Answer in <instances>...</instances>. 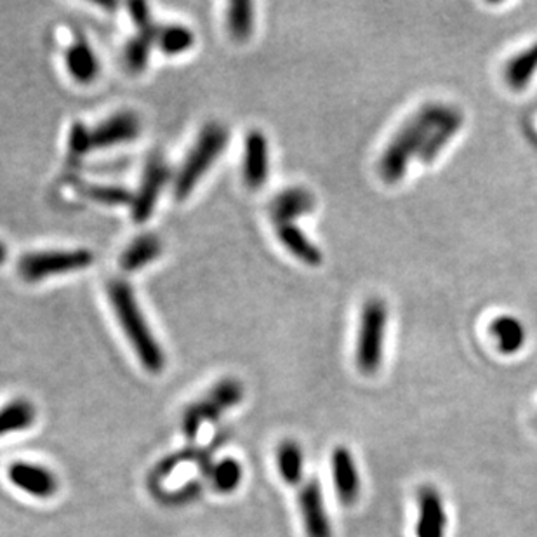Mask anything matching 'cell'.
I'll list each match as a JSON object with an SVG mask.
<instances>
[{
	"mask_svg": "<svg viewBox=\"0 0 537 537\" xmlns=\"http://www.w3.org/2000/svg\"><path fill=\"white\" fill-rule=\"evenodd\" d=\"M277 465H278L280 476L286 484L289 485L299 484L303 476V465H305L303 450L292 440L282 442L277 450Z\"/></svg>",
	"mask_w": 537,
	"mask_h": 537,
	"instance_id": "d4e9b609",
	"label": "cell"
},
{
	"mask_svg": "<svg viewBox=\"0 0 537 537\" xmlns=\"http://www.w3.org/2000/svg\"><path fill=\"white\" fill-rule=\"evenodd\" d=\"M79 192L90 201L103 205H133L135 195L117 184H80Z\"/></svg>",
	"mask_w": 537,
	"mask_h": 537,
	"instance_id": "484cf974",
	"label": "cell"
},
{
	"mask_svg": "<svg viewBox=\"0 0 537 537\" xmlns=\"http://www.w3.org/2000/svg\"><path fill=\"white\" fill-rule=\"evenodd\" d=\"M491 336L501 353L512 355L516 353L525 343V327L523 324L512 315H503L494 318L491 324Z\"/></svg>",
	"mask_w": 537,
	"mask_h": 537,
	"instance_id": "44dd1931",
	"label": "cell"
},
{
	"mask_svg": "<svg viewBox=\"0 0 537 537\" xmlns=\"http://www.w3.org/2000/svg\"><path fill=\"white\" fill-rule=\"evenodd\" d=\"M388 324V306L380 297L363 303L358 322L355 360L363 374H374L382 362L384 331Z\"/></svg>",
	"mask_w": 537,
	"mask_h": 537,
	"instance_id": "277c9868",
	"label": "cell"
},
{
	"mask_svg": "<svg viewBox=\"0 0 537 537\" xmlns=\"http://www.w3.org/2000/svg\"><path fill=\"white\" fill-rule=\"evenodd\" d=\"M537 73V42L520 51L504 67V82L512 90H527Z\"/></svg>",
	"mask_w": 537,
	"mask_h": 537,
	"instance_id": "d6986e66",
	"label": "cell"
},
{
	"mask_svg": "<svg viewBox=\"0 0 537 537\" xmlns=\"http://www.w3.org/2000/svg\"><path fill=\"white\" fill-rule=\"evenodd\" d=\"M316 207L314 193L303 186L282 190L269 203L271 221L277 224L296 223V220L312 214Z\"/></svg>",
	"mask_w": 537,
	"mask_h": 537,
	"instance_id": "7c38bea8",
	"label": "cell"
},
{
	"mask_svg": "<svg viewBox=\"0 0 537 537\" xmlns=\"http://www.w3.org/2000/svg\"><path fill=\"white\" fill-rule=\"evenodd\" d=\"M107 291L115 316L127 341L131 343L141 365L148 372H160L165 367V355L157 337L154 336V331L146 322L139 301L136 299L135 289L127 280L113 278Z\"/></svg>",
	"mask_w": 537,
	"mask_h": 537,
	"instance_id": "7a4b0ae2",
	"label": "cell"
},
{
	"mask_svg": "<svg viewBox=\"0 0 537 537\" xmlns=\"http://www.w3.org/2000/svg\"><path fill=\"white\" fill-rule=\"evenodd\" d=\"M171 181V169L160 155L148 158L139 190L131 205V216L136 223H146L157 207L158 199L165 184Z\"/></svg>",
	"mask_w": 537,
	"mask_h": 537,
	"instance_id": "52a82bcc",
	"label": "cell"
},
{
	"mask_svg": "<svg viewBox=\"0 0 537 537\" xmlns=\"http://www.w3.org/2000/svg\"><path fill=\"white\" fill-rule=\"evenodd\" d=\"M337 495L343 504H353L360 493V478L353 456L348 448H337L331 459Z\"/></svg>",
	"mask_w": 537,
	"mask_h": 537,
	"instance_id": "5bb4252c",
	"label": "cell"
},
{
	"mask_svg": "<svg viewBox=\"0 0 537 537\" xmlns=\"http://www.w3.org/2000/svg\"><path fill=\"white\" fill-rule=\"evenodd\" d=\"M228 129L223 124L209 122L203 126L201 135L197 136L195 145L188 152L179 167L174 178V199L184 201L197 188L205 173L214 165V162L221 157L228 145Z\"/></svg>",
	"mask_w": 537,
	"mask_h": 537,
	"instance_id": "3957f363",
	"label": "cell"
},
{
	"mask_svg": "<svg viewBox=\"0 0 537 537\" xmlns=\"http://www.w3.org/2000/svg\"><path fill=\"white\" fill-rule=\"evenodd\" d=\"M68 150L73 157H84L90 154V127L84 122H75L68 135Z\"/></svg>",
	"mask_w": 537,
	"mask_h": 537,
	"instance_id": "83f0119b",
	"label": "cell"
},
{
	"mask_svg": "<svg viewBox=\"0 0 537 537\" xmlns=\"http://www.w3.org/2000/svg\"><path fill=\"white\" fill-rule=\"evenodd\" d=\"M7 256H9V252H7V246L0 240V267L7 261Z\"/></svg>",
	"mask_w": 537,
	"mask_h": 537,
	"instance_id": "f546056e",
	"label": "cell"
},
{
	"mask_svg": "<svg viewBox=\"0 0 537 537\" xmlns=\"http://www.w3.org/2000/svg\"><path fill=\"white\" fill-rule=\"evenodd\" d=\"M419 522H418V537L446 536V510L442 506L440 495L431 487H426L419 494Z\"/></svg>",
	"mask_w": 537,
	"mask_h": 537,
	"instance_id": "9a60e30c",
	"label": "cell"
},
{
	"mask_svg": "<svg viewBox=\"0 0 537 537\" xmlns=\"http://www.w3.org/2000/svg\"><path fill=\"white\" fill-rule=\"evenodd\" d=\"M94 254L90 249H58L24 254L18 263V273L26 282H41L47 277L65 275L90 268Z\"/></svg>",
	"mask_w": 537,
	"mask_h": 537,
	"instance_id": "5b68a950",
	"label": "cell"
},
{
	"mask_svg": "<svg viewBox=\"0 0 537 537\" xmlns=\"http://www.w3.org/2000/svg\"><path fill=\"white\" fill-rule=\"evenodd\" d=\"M465 124V113L456 107H450L446 118L431 131L426 141L425 148L419 154V160L423 164H431L442 154V150L452 141V137L461 131Z\"/></svg>",
	"mask_w": 537,
	"mask_h": 537,
	"instance_id": "ac0fdd59",
	"label": "cell"
},
{
	"mask_svg": "<svg viewBox=\"0 0 537 537\" xmlns=\"http://www.w3.org/2000/svg\"><path fill=\"white\" fill-rule=\"evenodd\" d=\"M242 476H244L242 465L233 457H226L221 463H218L216 468L211 473L212 487L220 494H231L237 491L242 482Z\"/></svg>",
	"mask_w": 537,
	"mask_h": 537,
	"instance_id": "4316f807",
	"label": "cell"
},
{
	"mask_svg": "<svg viewBox=\"0 0 537 537\" xmlns=\"http://www.w3.org/2000/svg\"><path fill=\"white\" fill-rule=\"evenodd\" d=\"M141 135V120L135 112L113 113L98 126L90 127V150H105L133 143Z\"/></svg>",
	"mask_w": 537,
	"mask_h": 537,
	"instance_id": "ba28073f",
	"label": "cell"
},
{
	"mask_svg": "<svg viewBox=\"0 0 537 537\" xmlns=\"http://www.w3.org/2000/svg\"><path fill=\"white\" fill-rule=\"evenodd\" d=\"M195 45V33L184 24H158L155 47L167 56H178Z\"/></svg>",
	"mask_w": 537,
	"mask_h": 537,
	"instance_id": "7402d4cb",
	"label": "cell"
},
{
	"mask_svg": "<svg viewBox=\"0 0 537 537\" xmlns=\"http://www.w3.org/2000/svg\"><path fill=\"white\" fill-rule=\"evenodd\" d=\"M244 397V386L237 380L220 381L202 400L193 403L184 414V431L190 438L197 435V429L203 421L214 419L226 409L237 405Z\"/></svg>",
	"mask_w": 537,
	"mask_h": 537,
	"instance_id": "8992f818",
	"label": "cell"
},
{
	"mask_svg": "<svg viewBox=\"0 0 537 537\" xmlns=\"http://www.w3.org/2000/svg\"><path fill=\"white\" fill-rule=\"evenodd\" d=\"M450 107L438 101L426 103L403 122L380 158V176L386 184L405 178L410 160L419 157L431 131L446 118Z\"/></svg>",
	"mask_w": 537,
	"mask_h": 537,
	"instance_id": "6da1fadb",
	"label": "cell"
},
{
	"mask_svg": "<svg viewBox=\"0 0 537 537\" xmlns=\"http://www.w3.org/2000/svg\"><path fill=\"white\" fill-rule=\"evenodd\" d=\"M244 183L250 190H259L267 184L269 176V146L265 133L252 129L244 141L242 162Z\"/></svg>",
	"mask_w": 537,
	"mask_h": 537,
	"instance_id": "30bf717a",
	"label": "cell"
},
{
	"mask_svg": "<svg viewBox=\"0 0 537 537\" xmlns=\"http://www.w3.org/2000/svg\"><path fill=\"white\" fill-rule=\"evenodd\" d=\"M129 13H131V18L136 23L137 28H143L146 24L154 22L152 20V14H150V9L145 2H133L129 4Z\"/></svg>",
	"mask_w": 537,
	"mask_h": 537,
	"instance_id": "f1b7e54d",
	"label": "cell"
},
{
	"mask_svg": "<svg viewBox=\"0 0 537 537\" xmlns=\"http://www.w3.org/2000/svg\"><path fill=\"white\" fill-rule=\"evenodd\" d=\"M277 237L280 244L286 247L296 259L308 267H320L324 261V254L314 242L306 237V233L296 223L278 224Z\"/></svg>",
	"mask_w": 537,
	"mask_h": 537,
	"instance_id": "2e32d148",
	"label": "cell"
},
{
	"mask_svg": "<svg viewBox=\"0 0 537 537\" xmlns=\"http://www.w3.org/2000/svg\"><path fill=\"white\" fill-rule=\"evenodd\" d=\"M7 476L20 491L37 499H51L60 491L58 476L41 465L18 461L9 466Z\"/></svg>",
	"mask_w": 537,
	"mask_h": 537,
	"instance_id": "9c48e42d",
	"label": "cell"
},
{
	"mask_svg": "<svg viewBox=\"0 0 537 537\" xmlns=\"http://www.w3.org/2000/svg\"><path fill=\"white\" fill-rule=\"evenodd\" d=\"M164 252V242L157 233H141L126 247L118 258L120 268L127 273H135L148 267L158 259Z\"/></svg>",
	"mask_w": 537,
	"mask_h": 537,
	"instance_id": "4fadbf2b",
	"label": "cell"
},
{
	"mask_svg": "<svg viewBox=\"0 0 537 537\" xmlns=\"http://www.w3.org/2000/svg\"><path fill=\"white\" fill-rule=\"evenodd\" d=\"M37 412L28 400H13L0 409V437L23 431L35 423Z\"/></svg>",
	"mask_w": 537,
	"mask_h": 537,
	"instance_id": "cb8c5ba5",
	"label": "cell"
},
{
	"mask_svg": "<svg viewBox=\"0 0 537 537\" xmlns=\"http://www.w3.org/2000/svg\"><path fill=\"white\" fill-rule=\"evenodd\" d=\"M256 13L252 2H231L226 9V28L233 41L246 42L254 32Z\"/></svg>",
	"mask_w": 537,
	"mask_h": 537,
	"instance_id": "603a6c76",
	"label": "cell"
},
{
	"mask_svg": "<svg viewBox=\"0 0 537 537\" xmlns=\"http://www.w3.org/2000/svg\"><path fill=\"white\" fill-rule=\"evenodd\" d=\"M65 65L71 79L80 84H90L99 73V61L84 37H77L65 52Z\"/></svg>",
	"mask_w": 537,
	"mask_h": 537,
	"instance_id": "e0dca14e",
	"label": "cell"
},
{
	"mask_svg": "<svg viewBox=\"0 0 537 537\" xmlns=\"http://www.w3.org/2000/svg\"><path fill=\"white\" fill-rule=\"evenodd\" d=\"M299 512L308 537H333L322 487L316 480L306 482L299 491Z\"/></svg>",
	"mask_w": 537,
	"mask_h": 537,
	"instance_id": "8fae6325",
	"label": "cell"
},
{
	"mask_svg": "<svg viewBox=\"0 0 537 537\" xmlns=\"http://www.w3.org/2000/svg\"><path fill=\"white\" fill-rule=\"evenodd\" d=\"M158 24L155 22L137 28V33L124 49V61L133 73H141L150 60V51L157 41Z\"/></svg>",
	"mask_w": 537,
	"mask_h": 537,
	"instance_id": "ffe728a7",
	"label": "cell"
}]
</instances>
